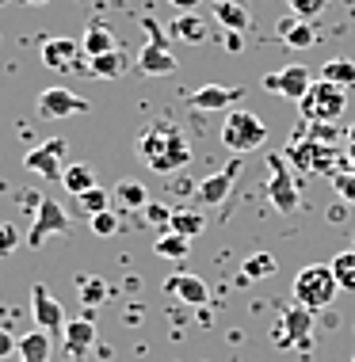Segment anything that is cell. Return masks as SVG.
<instances>
[{"label": "cell", "instance_id": "7402d4cb", "mask_svg": "<svg viewBox=\"0 0 355 362\" xmlns=\"http://www.w3.org/2000/svg\"><path fill=\"white\" fill-rule=\"evenodd\" d=\"M279 38L291 46V50H310V46L317 42V31H313V23H305V19L287 16L279 23Z\"/></svg>", "mask_w": 355, "mask_h": 362}, {"label": "cell", "instance_id": "d6a6232c", "mask_svg": "<svg viewBox=\"0 0 355 362\" xmlns=\"http://www.w3.org/2000/svg\"><path fill=\"white\" fill-rule=\"evenodd\" d=\"M77 290H81L84 305H100V301L107 298V282L103 279H77Z\"/></svg>", "mask_w": 355, "mask_h": 362}, {"label": "cell", "instance_id": "8d00e7d4", "mask_svg": "<svg viewBox=\"0 0 355 362\" xmlns=\"http://www.w3.org/2000/svg\"><path fill=\"white\" fill-rule=\"evenodd\" d=\"M172 210H176V206H164V202H150V206H145V218H150V225H157L161 233H169Z\"/></svg>", "mask_w": 355, "mask_h": 362}, {"label": "cell", "instance_id": "6da1fadb", "mask_svg": "<svg viewBox=\"0 0 355 362\" xmlns=\"http://www.w3.org/2000/svg\"><path fill=\"white\" fill-rule=\"evenodd\" d=\"M137 160L157 175L184 172L187 160H191V141L184 138V130L176 122L157 119V122L145 126L142 138H137Z\"/></svg>", "mask_w": 355, "mask_h": 362}, {"label": "cell", "instance_id": "7c38bea8", "mask_svg": "<svg viewBox=\"0 0 355 362\" xmlns=\"http://www.w3.org/2000/svg\"><path fill=\"white\" fill-rule=\"evenodd\" d=\"M31 313H35V325L43 332H50V336H54V332H65V325H69L62 301H57L43 282H35V286H31Z\"/></svg>", "mask_w": 355, "mask_h": 362}, {"label": "cell", "instance_id": "4316f807", "mask_svg": "<svg viewBox=\"0 0 355 362\" xmlns=\"http://www.w3.org/2000/svg\"><path fill=\"white\" fill-rule=\"evenodd\" d=\"M84 69L92 73V76H100V81H115V76L126 73V54L111 50V54H100V57H88Z\"/></svg>", "mask_w": 355, "mask_h": 362}, {"label": "cell", "instance_id": "484cf974", "mask_svg": "<svg viewBox=\"0 0 355 362\" xmlns=\"http://www.w3.org/2000/svg\"><path fill=\"white\" fill-rule=\"evenodd\" d=\"M279 271V259L271 256V252H252L249 259L241 263V275H237V282H256V279H268Z\"/></svg>", "mask_w": 355, "mask_h": 362}, {"label": "cell", "instance_id": "d6986e66", "mask_svg": "<svg viewBox=\"0 0 355 362\" xmlns=\"http://www.w3.org/2000/svg\"><path fill=\"white\" fill-rule=\"evenodd\" d=\"M164 293L180 298L184 305H206V298H210V290H206V282L199 275H172L164 282Z\"/></svg>", "mask_w": 355, "mask_h": 362}, {"label": "cell", "instance_id": "f35d334b", "mask_svg": "<svg viewBox=\"0 0 355 362\" xmlns=\"http://www.w3.org/2000/svg\"><path fill=\"white\" fill-rule=\"evenodd\" d=\"M16 351H19V339H16L8 328H0V362H4V358H12Z\"/></svg>", "mask_w": 355, "mask_h": 362}, {"label": "cell", "instance_id": "836d02e7", "mask_svg": "<svg viewBox=\"0 0 355 362\" xmlns=\"http://www.w3.org/2000/svg\"><path fill=\"white\" fill-rule=\"evenodd\" d=\"M88 225H92V237H115L118 233V214L115 210H103V214H92V218H88Z\"/></svg>", "mask_w": 355, "mask_h": 362}, {"label": "cell", "instance_id": "5b68a950", "mask_svg": "<svg viewBox=\"0 0 355 362\" xmlns=\"http://www.w3.org/2000/svg\"><path fill=\"white\" fill-rule=\"evenodd\" d=\"M271 344L275 347H298V351H310L313 347V313L305 305H287L279 313V320L271 325Z\"/></svg>", "mask_w": 355, "mask_h": 362}, {"label": "cell", "instance_id": "ffe728a7", "mask_svg": "<svg viewBox=\"0 0 355 362\" xmlns=\"http://www.w3.org/2000/svg\"><path fill=\"white\" fill-rule=\"evenodd\" d=\"M81 50H84V62H88V57H100V54H111V50H118V42H115V31L103 23V19H92V23L84 27Z\"/></svg>", "mask_w": 355, "mask_h": 362}, {"label": "cell", "instance_id": "5bb4252c", "mask_svg": "<svg viewBox=\"0 0 355 362\" xmlns=\"http://www.w3.org/2000/svg\"><path fill=\"white\" fill-rule=\"evenodd\" d=\"M241 95L244 92L237 84H203L187 95V107H195V111H233Z\"/></svg>", "mask_w": 355, "mask_h": 362}, {"label": "cell", "instance_id": "8fae6325", "mask_svg": "<svg viewBox=\"0 0 355 362\" xmlns=\"http://www.w3.org/2000/svg\"><path fill=\"white\" fill-rule=\"evenodd\" d=\"M145 31H150V42L142 46V54H137V69L145 76H169L176 73V54L169 50V42L161 38L153 23H145Z\"/></svg>", "mask_w": 355, "mask_h": 362}, {"label": "cell", "instance_id": "e575fe53", "mask_svg": "<svg viewBox=\"0 0 355 362\" xmlns=\"http://www.w3.org/2000/svg\"><path fill=\"white\" fill-rule=\"evenodd\" d=\"M287 8H291V16H298V19H317L325 8H329V0H287Z\"/></svg>", "mask_w": 355, "mask_h": 362}, {"label": "cell", "instance_id": "52a82bcc", "mask_svg": "<svg viewBox=\"0 0 355 362\" xmlns=\"http://www.w3.org/2000/svg\"><path fill=\"white\" fill-rule=\"evenodd\" d=\"M35 111H38V119H46V122H54V119H73V115H84V111H88V100H81L73 88L54 84V88H43V92H38Z\"/></svg>", "mask_w": 355, "mask_h": 362}, {"label": "cell", "instance_id": "60d3db41", "mask_svg": "<svg viewBox=\"0 0 355 362\" xmlns=\"http://www.w3.org/2000/svg\"><path fill=\"white\" fill-rule=\"evenodd\" d=\"M169 4L176 8V12H195V8L203 4V0H169Z\"/></svg>", "mask_w": 355, "mask_h": 362}, {"label": "cell", "instance_id": "7bdbcfd3", "mask_svg": "<svg viewBox=\"0 0 355 362\" xmlns=\"http://www.w3.org/2000/svg\"><path fill=\"white\" fill-rule=\"evenodd\" d=\"M23 4H31V8H43V4H46V0H23Z\"/></svg>", "mask_w": 355, "mask_h": 362}, {"label": "cell", "instance_id": "30bf717a", "mask_svg": "<svg viewBox=\"0 0 355 362\" xmlns=\"http://www.w3.org/2000/svg\"><path fill=\"white\" fill-rule=\"evenodd\" d=\"M310 84H313V73L305 69V65H283V69H275L264 76V88H268L271 95H283V100H294L298 103L305 92H310Z\"/></svg>", "mask_w": 355, "mask_h": 362}, {"label": "cell", "instance_id": "603a6c76", "mask_svg": "<svg viewBox=\"0 0 355 362\" xmlns=\"http://www.w3.org/2000/svg\"><path fill=\"white\" fill-rule=\"evenodd\" d=\"M19 362H50V332L31 328L27 336H19Z\"/></svg>", "mask_w": 355, "mask_h": 362}, {"label": "cell", "instance_id": "3957f363", "mask_svg": "<svg viewBox=\"0 0 355 362\" xmlns=\"http://www.w3.org/2000/svg\"><path fill=\"white\" fill-rule=\"evenodd\" d=\"M268 141V126H264L260 115L244 111V107H233V111H225V122H222V145L230 153H252L260 149V145Z\"/></svg>", "mask_w": 355, "mask_h": 362}, {"label": "cell", "instance_id": "cb8c5ba5", "mask_svg": "<svg viewBox=\"0 0 355 362\" xmlns=\"http://www.w3.org/2000/svg\"><path fill=\"white\" fill-rule=\"evenodd\" d=\"M62 187L73 194V199H77V194H84V191H92V187H100V183H96V168H92V164H81V160H77V164H65Z\"/></svg>", "mask_w": 355, "mask_h": 362}, {"label": "cell", "instance_id": "ac0fdd59", "mask_svg": "<svg viewBox=\"0 0 355 362\" xmlns=\"http://www.w3.org/2000/svg\"><path fill=\"white\" fill-rule=\"evenodd\" d=\"M172 38H180L187 46H203L210 38V19H203L199 12H180L172 19Z\"/></svg>", "mask_w": 355, "mask_h": 362}, {"label": "cell", "instance_id": "e0dca14e", "mask_svg": "<svg viewBox=\"0 0 355 362\" xmlns=\"http://www.w3.org/2000/svg\"><path fill=\"white\" fill-rule=\"evenodd\" d=\"M62 336H65V351H69V355L81 358V355H88V351H92V344H96V320H92V317L69 320Z\"/></svg>", "mask_w": 355, "mask_h": 362}, {"label": "cell", "instance_id": "1f68e13d", "mask_svg": "<svg viewBox=\"0 0 355 362\" xmlns=\"http://www.w3.org/2000/svg\"><path fill=\"white\" fill-rule=\"evenodd\" d=\"M77 206H81L88 218H92V214L111 210V194H107L103 187H92V191H84V194H77Z\"/></svg>", "mask_w": 355, "mask_h": 362}, {"label": "cell", "instance_id": "4fadbf2b", "mask_svg": "<svg viewBox=\"0 0 355 362\" xmlns=\"http://www.w3.org/2000/svg\"><path fill=\"white\" fill-rule=\"evenodd\" d=\"M81 42L77 38H43V46H38V57H43L46 69H57V73H69L81 65Z\"/></svg>", "mask_w": 355, "mask_h": 362}, {"label": "cell", "instance_id": "ee69618b", "mask_svg": "<svg viewBox=\"0 0 355 362\" xmlns=\"http://www.w3.org/2000/svg\"><path fill=\"white\" fill-rule=\"evenodd\" d=\"M351 362H355V358H351Z\"/></svg>", "mask_w": 355, "mask_h": 362}, {"label": "cell", "instance_id": "277c9868", "mask_svg": "<svg viewBox=\"0 0 355 362\" xmlns=\"http://www.w3.org/2000/svg\"><path fill=\"white\" fill-rule=\"evenodd\" d=\"M298 111H302L305 122H337L340 115L348 111V92L317 76V81L310 84V92L298 100Z\"/></svg>", "mask_w": 355, "mask_h": 362}, {"label": "cell", "instance_id": "83f0119b", "mask_svg": "<svg viewBox=\"0 0 355 362\" xmlns=\"http://www.w3.org/2000/svg\"><path fill=\"white\" fill-rule=\"evenodd\" d=\"M111 199H115L123 210H145V206H150V191H145L137 180H118Z\"/></svg>", "mask_w": 355, "mask_h": 362}, {"label": "cell", "instance_id": "d4e9b609", "mask_svg": "<svg viewBox=\"0 0 355 362\" xmlns=\"http://www.w3.org/2000/svg\"><path fill=\"white\" fill-rule=\"evenodd\" d=\"M172 233H180V237L187 240H195L199 233L206 229V214L199 206H184V210H172V225H169Z\"/></svg>", "mask_w": 355, "mask_h": 362}, {"label": "cell", "instance_id": "ab89813d", "mask_svg": "<svg viewBox=\"0 0 355 362\" xmlns=\"http://www.w3.org/2000/svg\"><path fill=\"white\" fill-rule=\"evenodd\" d=\"M241 46H244V35L225 31V50H230V54H241Z\"/></svg>", "mask_w": 355, "mask_h": 362}, {"label": "cell", "instance_id": "4dcf8cb0", "mask_svg": "<svg viewBox=\"0 0 355 362\" xmlns=\"http://www.w3.org/2000/svg\"><path fill=\"white\" fill-rule=\"evenodd\" d=\"M329 267H332V275H337L340 290L355 293V248H348V252H337V256L329 259Z\"/></svg>", "mask_w": 355, "mask_h": 362}, {"label": "cell", "instance_id": "74e56055", "mask_svg": "<svg viewBox=\"0 0 355 362\" xmlns=\"http://www.w3.org/2000/svg\"><path fill=\"white\" fill-rule=\"evenodd\" d=\"M332 187L340 191V199L355 202V172H340V175H332Z\"/></svg>", "mask_w": 355, "mask_h": 362}, {"label": "cell", "instance_id": "d590c367", "mask_svg": "<svg viewBox=\"0 0 355 362\" xmlns=\"http://www.w3.org/2000/svg\"><path fill=\"white\" fill-rule=\"evenodd\" d=\"M19 244H27L23 233H19L12 221H0V256H12Z\"/></svg>", "mask_w": 355, "mask_h": 362}, {"label": "cell", "instance_id": "ba28073f", "mask_svg": "<svg viewBox=\"0 0 355 362\" xmlns=\"http://www.w3.org/2000/svg\"><path fill=\"white\" fill-rule=\"evenodd\" d=\"M35 210H38L35 225H31V233H27V244H31V248H43L50 237H65L69 233V214L62 210L57 199H38Z\"/></svg>", "mask_w": 355, "mask_h": 362}, {"label": "cell", "instance_id": "44dd1931", "mask_svg": "<svg viewBox=\"0 0 355 362\" xmlns=\"http://www.w3.org/2000/svg\"><path fill=\"white\" fill-rule=\"evenodd\" d=\"M214 19H218L225 31H237V35H244L252 27V12L241 0H214Z\"/></svg>", "mask_w": 355, "mask_h": 362}, {"label": "cell", "instance_id": "b9f144b4", "mask_svg": "<svg viewBox=\"0 0 355 362\" xmlns=\"http://www.w3.org/2000/svg\"><path fill=\"white\" fill-rule=\"evenodd\" d=\"M344 214H348L344 206H332V210H329V218H332V221H344Z\"/></svg>", "mask_w": 355, "mask_h": 362}, {"label": "cell", "instance_id": "f546056e", "mask_svg": "<svg viewBox=\"0 0 355 362\" xmlns=\"http://www.w3.org/2000/svg\"><path fill=\"white\" fill-rule=\"evenodd\" d=\"M153 252H157V256H161V259H172V263H184L187 259V252H191V240H187V237H180V233H161V237H157L153 240Z\"/></svg>", "mask_w": 355, "mask_h": 362}, {"label": "cell", "instance_id": "f1b7e54d", "mask_svg": "<svg viewBox=\"0 0 355 362\" xmlns=\"http://www.w3.org/2000/svg\"><path fill=\"white\" fill-rule=\"evenodd\" d=\"M321 81H329V84L344 88V92H351V88H355V62H348V57H329V62L321 65Z\"/></svg>", "mask_w": 355, "mask_h": 362}, {"label": "cell", "instance_id": "9c48e42d", "mask_svg": "<svg viewBox=\"0 0 355 362\" xmlns=\"http://www.w3.org/2000/svg\"><path fill=\"white\" fill-rule=\"evenodd\" d=\"M65 153H69V141L65 138H50V141H43L38 149H31L23 156V168L35 172V175H43V180H62Z\"/></svg>", "mask_w": 355, "mask_h": 362}, {"label": "cell", "instance_id": "8992f818", "mask_svg": "<svg viewBox=\"0 0 355 362\" xmlns=\"http://www.w3.org/2000/svg\"><path fill=\"white\" fill-rule=\"evenodd\" d=\"M268 199H271V206L279 210V214H294L298 210V202H302V191H298V183H294V175L287 168V156H271L268 160Z\"/></svg>", "mask_w": 355, "mask_h": 362}, {"label": "cell", "instance_id": "7a4b0ae2", "mask_svg": "<svg viewBox=\"0 0 355 362\" xmlns=\"http://www.w3.org/2000/svg\"><path fill=\"white\" fill-rule=\"evenodd\" d=\"M291 293H294L298 305H305L310 313H317V309H329L332 301H337L340 282H337V275H332L329 263H310V267H302L298 275H294Z\"/></svg>", "mask_w": 355, "mask_h": 362}, {"label": "cell", "instance_id": "9a60e30c", "mask_svg": "<svg viewBox=\"0 0 355 362\" xmlns=\"http://www.w3.org/2000/svg\"><path fill=\"white\" fill-rule=\"evenodd\" d=\"M233 180H237V160H230L225 168H218V172H210L203 183H195V206H222L225 202V194H230V187H233Z\"/></svg>", "mask_w": 355, "mask_h": 362}, {"label": "cell", "instance_id": "2e32d148", "mask_svg": "<svg viewBox=\"0 0 355 362\" xmlns=\"http://www.w3.org/2000/svg\"><path fill=\"white\" fill-rule=\"evenodd\" d=\"M287 160H294L305 175H310V172L325 175V172H329V164H332V149H329V145H317V141H305V145L294 141L287 149Z\"/></svg>", "mask_w": 355, "mask_h": 362}]
</instances>
